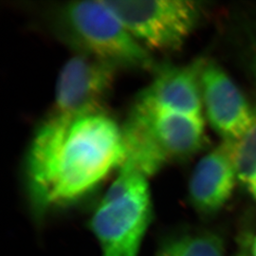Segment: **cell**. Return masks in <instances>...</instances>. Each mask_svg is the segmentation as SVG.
I'll return each mask as SVG.
<instances>
[{
  "label": "cell",
  "instance_id": "6da1fadb",
  "mask_svg": "<svg viewBox=\"0 0 256 256\" xmlns=\"http://www.w3.org/2000/svg\"><path fill=\"white\" fill-rule=\"evenodd\" d=\"M124 158L122 126L104 110L50 115L32 138L26 160L37 218L90 194Z\"/></svg>",
  "mask_w": 256,
  "mask_h": 256
},
{
  "label": "cell",
  "instance_id": "7a4b0ae2",
  "mask_svg": "<svg viewBox=\"0 0 256 256\" xmlns=\"http://www.w3.org/2000/svg\"><path fill=\"white\" fill-rule=\"evenodd\" d=\"M52 23L77 54L116 68H154V60L106 1H72L55 7Z\"/></svg>",
  "mask_w": 256,
  "mask_h": 256
},
{
  "label": "cell",
  "instance_id": "3957f363",
  "mask_svg": "<svg viewBox=\"0 0 256 256\" xmlns=\"http://www.w3.org/2000/svg\"><path fill=\"white\" fill-rule=\"evenodd\" d=\"M152 216L147 178L120 167L90 220L101 256H138Z\"/></svg>",
  "mask_w": 256,
  "mask_h": 256
},
{
  "label": "cell",
  "instance_id": "277c9868",
  "mask_svg": "<svg viewBox=\"0 0 256 256\" xmlns=\"http://www.w3.org/2000/svg\"><path fill=\"white\" fill-rule=\"evenodd\" d=\"M104 1L149 52H172L180 50L200 18V7L192 1Z\"/></svg>",
  "mask_w": 256,
  "mask_h": 256
},
{
  "label": "cell",
  "instance_id": "5b68a950",
  "mask_svg": "<svg viewBox=\"0 0 256 256\" xmlns=\"http://www.w3.org/2000/svg\"><path fill=\"white\" fill-rule=\"evenodd\" d=\"M118 68L88 55L72 57L62 68L50 115H75L102 110Z\"/></svg>",
  "mask_w": 256,
  "mask_h": 256
},
{
  "label": "cell",
  "instance_id": "8992f818",
  "mask_svg": "<svg viewBox=\"0 0 256 256\" xmlns=\"http://www.w3.org/2000/svg\"><path fill=\"white\" fill-rule=\"evenodd\" d=\"M202 90L203 106L212 128L224 140L243 136L254 120V110L220 64L206 61Z\"/></svg>",
  "mask_w": 256,
  "mask_h": 256
},
{
  "label": "cell",
  "instance_id": "52a82bcc",
  "mask_svg": "<svg viewBox=\"0 0 256 256\" xmlns=\"http://www.w3.org/2000/svg\"><path fill=\"white\" fill-rule=\"evenodd\" d=\"M144 122L167 160H184L202 150L206 142L204 120L136 101L131 110Z\"/></svg>",
  "mask_w": 256,
  "mask_h": 256
},
{
  "label": "cell",
  "instance_id": "ba28073f",
  "mask_svg": "<svg viewBox=\"0 0 256 256\" xmlns=\"http://www.w3.org/2000/svg\"><path fill=\"white\" fill-rule=\"evenodd\" d=\"M206 63L198 59L184 66H165L137 100L162 110L202 117V72Z\"/></svg>",
  "mask_w": 256,
  "mask_h": 256
},
{
  "label": "cell",
  "instance_id": "9c48e42d",
  "mask_svg": "<svg viewBox=\"0 0 256 256\" xmlns=\"http://www.w3.org/2000/svg\"><path fill=\"white\" fill-rule=\"evenodd\" d=\"M238 174L224 144L206 154L196 165L189 182V198L200 214L218 212L229 202Z\"/></svg>",
  "mask_w": 256,
  "mask_h": 256
},
{
  "label": "cell",
  "instance_id": "30bf717a",
  "mask_svg": "<svg viewBox=\"0 0 256 256\" xmlns=\"http://www.w3.org/2000/svg\"><path fill=\"white\" fill-rule=\"evenodd\" d=\"M156 256H225V248L214 232L188 234L166 241Z\"/></svg>",
  "mask_w": 256,
  "mask_h": 256
},
{
  "label": "cell",
  "instance_id": "8fae6325",
  "mask_svg": "<svg viewBox=\"0 0 256 256\" xmlns=\"http://www.w3.org/2000/svg\"><path fill=\"white\" fill-rule=\"evenodd\" d=\"M238 178L247 182L256 174V110L246 133L234 140H224Z\"/></svg>",
  "mask_w": 256,
  "mask_h": 256
},
{
  "label": "cell",
  "instance_id": "7c38bea8",
  "mask_svg": "<svg viewBox=\"0 0 256 256\" xmlns=\"http://www.w3.org/2000/svg\"><path fill=\"white\" fill-rule=\"evenodd\" d=\"M246 183H247L248 190L250 192L252 196L256 200V174Z\"/></svg>",
  "mask_w": 256,
  "mask_h": 256
},
{
  "label": "cell",
  "instance_id": "4fadbf2b",
  "mask_svg": "<svg viewBox=\"0 0 256 256\" xmlns=\"http://www.w3.org/2000/svg\"><path fill=\"white\" fill-rule=\"evenodd\" d=\"M250 256H256V236L254 239L250 247Z\"/></svg>",
  "mask_w": 256,
  "mask_h": 256
},
{
  "label": "cell",
  "instance_id": "5bb4252c",
  "mask_svg": "<svg viewBox=\"0 0 256 256\" xmlns=\"http://www.w3.org/2000/svg\"><path fill=\"white\" fill-rule=\"evenodd\" d=\"M252 68H254V74L256 78V48L254 56V61H252Z\"/></svg>",
  "mask_w": 256,
  "mask_h": 256
},
{
  "label": "cell",
  "instance_id": "9a60e30c",
  "mask_svg": "<svg viewBox=\"0 0 256 256\" xmlns=\"http://www.w3.org/2000/svg\"><path fill=\"white\" fill-rule=\"evenodd\" d=\"M245 250H243V252H241V254H240L238 256H248Z\"/></svg>",
  "mask_w": 256,
  "mask_h": 256
}]
</instances>
